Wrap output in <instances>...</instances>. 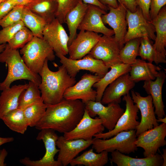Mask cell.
<instances>
[{
  "label": "cell",
  "instance_id": "cell-29",
  "mask_svg": "<svg viewBox=\"0 0 166 166\" xmlns=\"http://www.w3.org/2000/svg\"><path fill=\"white\" fill-rule=\"evenodd\" d=\"M88 4L84 3L81 0L67 14L65 23H66L69 32V45L76 37L78 28L82 21L88 8Z\"/></svg>",
  "mask_w": 166,
  "mask_h": 166
},
{
  "label": "cell",
  "instance_id": "cell-14",
  "mask_svg": "<svg viewBox=\"0 0 166 166\" xmlns=\"http://www.w3.org/2000/svg\"><path fill=\"white\" fill-rule=\"evenodd\" d=\"M42 36L56 54L59 53L65 56L68 54L69 36L62 24L56 18L46 24Z\"/></svg>",
  "mask_w": 166,
  "mask_h": 166
},
{
  "label": "cell",
  "instance_id": "cell-7",
  "mask_svg": "<svg viewBox=\"0 0 166 166\" xmlns=\"http://www.w3.org/2000/svg\"><path fill=\"white\" fill-rule=\"evenodd\" d=\"M126 18L128 30L124 38V44L131 39L145 37L154 41L156 37L154 27L150 21L145 18L138 6L134 12L127 10Z\"/></svg>",
  "mask_w": 166,
  "mask_h": 166
},
{
  "label": "cell",
  "instance_id": "cell-38",
  "mask_svg": "<svg viewBox=\"0 0 166 166\" xmlns=\"http://www.w3.org/2000/svg\"><path fill=\"white\" fill-rule=\"evenodd\" d=\"M80 0H57L58 8L55 18L61 23H65L67 14L77 5Z\"/></svg>",
  "mask_w": 166,
  "mask_h": 166
},
{
  "label": "cell",
  "instance_id": "cell-54",
  "mask_svg": "<svg viewBox=\"0 0 166 166\" xmlns=\"http://www.w3.org/2000/svg\"></svg>",
  "mask_w": 166,
  "mask_h": 166
},
{
  "label": "cell",
  "instance_id": "cell-53",
  "mask_svg": "<svg viewBox=\"0 0 166 166\" xmlns=\"http://www.w3.org/2000/svg\"><path fill=\"white\" fill-rule=\"evenodd\" d=\"M4 0H0V4Z\"/></svg>",
  "mask_w": 166,
  "mask_h": 166
},
{
  "label": "cell",
  "instance_id": "cell-22",
  "mask_svg": "<svg viewBox=\"0 0 166 166\" xmlns=\"http://www.w3.org/2000/svg\"><path fill=\"white\" fill-rule=\"evenodd\" d=\"M166 78L164 72L160 71L155 81H145L143 86L147 93L152 97V103L155 108V113L157 118H163L165 116L162 89Z\"/></svg>",
  "mask_w": 166,
  "mask_h": 166
},
{
  "label": "cell",
  "instance_id": "cell-49",
  "mask_svg": "<svg viewBox=\"0 0 166 166\" xmlns=\"http://www.w3.org/2000/svg\"><path fill=\"white\" fill-rule=\"evenodd\" d=\"M16 5H26L31 0H10Z\"/></svg>",
  "mask_w": 166,
  "mask_h": 166
},
{
  "label": "cell",
  "instance_id": "cell-26",
  "mask_svg": "<svg viewBox=\"0 0 166 166\" xmlns=\"http://www.w3.org/2000/svg\"><path fill=\"white\" fill-rule=\"evenodd\" d=\"M150 22L154 26L156 33L154 47L158 53L166 58V6H164L156 17Z\"/></svg>",
  "mask_w": 166,
  "mask_h": 166
},
{
  "label": "cell",
  "instance_id": "cell-16",
  "mask_svg": "<svg viewBox=\"0 0 166 166\" xmlns=\"http://www.w3.org/2000/svg\"><path fill=\"white\" fill-rule=\"evenodd\" d=\"M105 128L99 117H91L85 109L82 117L75 127L71 131L64 133L66 140L82 139L85 140L92 139L94 136L102 132Z\"/></svg>",
  "mask_w": 166,
  "mask_h": 166
},
{
  "label": "cell",
  "instance_id": "cell-31",
  "mask_svg": "<svg viewBox=\"0 0 166 166\" xmlns=\"http://www.w3.org/2000/svg\"><path fill=\"white\" fill-rule=\"evenodd\" d=\"M1 119L10 129L22 134L25 133L29 126L22 109L17 108L12 110Z\"/></svg>",
  "mask_w": 166,
  "mask_h": 166
},
{
  "label": "cell",
  "instance_id": "cell-24",
  "mask_svg": "<svg viewBox=\"0 0 166 166\" xmlns=\"http://www.w3.org/2000/svg\"><path fill=\"white\" fill-rule=\"evenodd\" d=\"M131 67L130 78L135 83L154 80L162 69L159 66L140 59H136Z\"/></svg>",
  "mask_w": 166,
  "mask_h": 166
},
{
  "label": "cell",
  "instance_id": "cell-20",
  "mask_svg": "<svg viewBox=\"0 0 166 166\" xmlns=\"http://www.w3.org/2000/svg\"><path fill=\"white\" fill-rule=\"evenodd\" d=\"M106 13V11L97 6L88 5L78 30L101 33L104 35L113 36L114 34L113 30L106 27L102 19V15Z\"/></svg>",
  "mask_w": 166,
  "mask_h": 166
},
{
  "label": "cell",
  "instance_id": "cell-11",
  "mask_svg": "<svg viewBox=\"0 0 166 166\" xmlns=\"http://www.w3.org/2000/svg\"><path fill=\"white\" fill-rule=\"evenodd\" d=\"M85 104V109L92 117L99 116L105 128L110 131L114 128L120 117L124 112L119 103L111 102L104 106L101 102L89 101Z\"/></svg>",
  "mask_w": 166,
  "mask_h": 166
},
{
  "label": "cell",
  "instance_id": "cell-23",
  "mask_svg": "<svg viewBox=\"0 0 166 166\" xmlns=\"http://www.w3.org/2000/svg\"><path fill=\"white\" fill-rule=\"evenodd\" d=\"M111 152L110 161L117 166H160L163 163L161 155L157 153L153 156L138 158L125 155L117 150Z\"/></svg>",
  "mask_w": 166,
  "mask_h": 166
},
{
  "label": "cell",
  "instance_id": "cell-17",
  "mask_svg": "<svg viewBox=\"0 0 166 166\" xmlns=\"http://www.w3.org/2000/svg\"><path fill=\"white\" fill-rule=\"evenodd\" d=\"M108 8L109 12L102 15V21L104 24H108L113 29L114 37L122 48L124 44V39L127 31L126 18L127 9L120 3L116 8L110 6H108Z\"/></svg>",
  "mask_w": 166,
  "mask_h": 166
},
{
  "label": "cell",
  "instance_id": "cell-30",
  "mask_svg": "<svg viewBox=\"0 0 166 166\" xmlns=\"http://www.w3.org/2000/svg\"><path fill=\"white\" fill-rule=\"evenodd\" d=\"M108 152L104 151L97 154L93 152L92 148L74 158L69 164L71 166H103L108 163Z\"/></svg>",
  "mask_w": 166,
  "mask_h": 166
},
{
  "label": "cell",
  "instance_id": "cell-40",
  "mask_svg": "<svg viewBox=\"0 0 166 166\" xmlns=\"http://www.w3.org/2000/svg\"><path fill=\"white\" fill-rule=\"evenodd\" d=\"M25 26L22 20L0 30V44L7 43L15 34Z\"/></svg>",
  "mask_w": 166,
  "mask_h": 166
},
{
  "label": "cell",
  "instance_id": "cell-46",
  "mask_svg": "<svg viewBox=\"0 0 166 166\" xmlns=\"http://www.w3.org/2000/svg\"><path fill=\"white\" fill-rule=\"evenodd\" d=\"M102 3L108 6L116 8L117 7L118 3L117 0H99Z\"/></svg>",
  "mask_w": 166,
  "mask_h": 166
},
{
  "label": "cell",
  "instance_id": "cell-37",
  "mask_svg": "<svg viewBox=\"0 0 166 166\" xmlns=\"http://www.w3.org/2000/svg\"><path fill=\"white\" fill-rule=\"evenodd\" d=\"M34 37L32 32L25 26L18 30L7 44L14 49L22 48L31 40Z\"/></svg>",
  "mask_w": 166,
  "mask_h": 166
},
{
  "label": "cell",
  "instance_id": "cell-48",
  "mask_svg": "<svg viewBox=\"0 0 166 166\" xmlns=\"http://www.w3.org/2000/svg\"><path fill=\"white\" fill-rule=\"evenodd\" d=\"M14 140L13 137H0V147L3 144L12 142Z\"/></svg>",
  "mask_w": 166,
  "mask_h": 166
},
{
  "label": "cell",
  "instance_id": "cell-51",
  "mask_svg": "<svg viewBox=\"0 0 166 166\" xmlns=\"http://www.w3.org/2000/svg\"><path fill=\"white\" fill-rule=\"evenodd\" d=\"M157 121L158 122H161L163 123L166 124V117H165L164 118H157Z\"/></svg>",
  "mask_w": 166,
  "mask_h": 166
},
{
  "label": "cell",
  "instance_id": "cell-25",
  "mask_svg": "<svg viewBox=\"0 0 166 166\" xmlns=\"http://www.w3.org/2000/svg\"><path fill=\"white\" fill-rule=\"evenodd\" d=\"M27 86L28 84L15 85L2 91L0 96V119L8 112L18 108L19 96Z\"/></svg>",
  "mask_w": 166,
  "mask_h": 166
},
{
  "label": "cell",
  "instance_id": "cell-43",
  "mask_svg": "<svg viewBox=\"0 0 166 166\" xmlns=\"http://www.w3.org/2000/svg\"><path fill=\"white\" fill-rule=\"evenodd\" d=\"M16 6L10 0H4L0 4V20Z\"/></svg>",
  "mask_w": 166,
  "mask_h": 166
},
{
  "label": "cell",
  "instance_id": "cell-6",
  "mask_svg": "<svg viewBox=\"0 0 166 166\" xmlns=\"http://www.w3.org/2000/svg\"><path fill=\"white\" fill-rule=\"evenodd\" d=\"M36 139L42 140L44 143L45 149L44 155L38 160H31L25 157L20 160L22 164L27 166H62V164L54 159L56 154L59 151L56 148V142L58 136L55 131L51 129H43L40 130Z\"/></svg>",
  "mask_w": 166,
  "mask_h": 166
},
{
  "label": "cell",
  "instance_id": "cell-34",
  "mask_svg": "<svg viewBox=\"0 0 166 166\" xmlns=\"http://www.w3.org/2000/svg\"><path fill=\"white\" fill-rule=\"evenodd\" d=\"M47 106L42 98L23 109L29 126H36L44 115Z\"/></svg>",
  "mask_w": 166,
  "mask_h": 166
},
{
  "label": "cell",
  "instance_id": "cell-28",
  "mask_svg": "<svg viewBox=\"0 0 166 166\" xmlns=\"http://www.w3.org/2000/svg\"><path fill=\"white\" fill-rule=\"evenodd\" d=\"M25 6L48 23L55 18L58 3L57 0H32Z\"/></svg>",
  "mask_w": 166,
  "mask_h": 166
},
{
  "label": "cell",
  "instance_id": "cell-15",
  "mask_svg": "<svg viewBox=\"0 0 166 166\" xmlns=\"http://www.w3.org/2000/svg\"><path fill=\"white\" fill-rule=\"evenodd\" d=\"M132 98L134 103L140 110L141 120L136 129V135L138 136L143 132L158 125L154 110L151 96L148 95L142 96L138 92L131 91Z\"/></svg>",
  "mask_w": 166,
  "mask_h": 166
},
{
  "label": "cell",
  "instance_id": "cell-39",
  "mask_svg": "<svg viewBox=\"0 0 166 166\" xmlns=\"http://www.w3.org/2000/svg\"><path fill=\"white\" fill-rule=\"evenodd\" d=\"M24 6L23 5L15 6L0 20V26L3 28L22 20V12Z\"/></svg>",
  "mask_w": 166,
  "mask_h": 166
},
{
  "label": "cell",
  "instance_id": "cell-42",
  "mask_svg": "<svg viewBox=\"0 0 166 166\" xmlns=\"http://www.w3.org/2000/svg\"><path fill=\"white\" fill-rule=\"evenodd\" d=\"M137 6L141 9L143 14L148 21L151 20L149 15L150 0H135Z\"/></svg>",
  "mask_w": 166,
  "mask_h": 166
},
{
  "label": "cell",
  "instance_id": "cell-9",
  "mask_svg": "<svg viewBox=\"0 0 166 166\" xmlns=\"http://www.w3.org/2000/svg\"><path fill=\"white\" fill-rule=\"evenodd\" d=\"M56 55L61 63L71 77H76L81 70H86L95 73L102 77L108 72L109 68L101 60L94 59L88 54L82 58L72 60L59 53Z\"/></svg>",
  "mask_w": 166,
  "mask_h": 166
},
{
  "label": "cell",
  "instance_id": "cell-47",
  "mask_svg": "<svg viewBox=\"0 0 166 166\" xmlns=\"http://www.w3.org/2000/svg\"><path fill=\"white\" fill-rule=\"evenodd\" d=\"M7 154L8 152L5 148L0 150V166L6 165V164L4 163V161Z\"/></svg>",
  "mask_w": 166,
  "mask_h": 166
},
{
  "label": "cell",
  "instance_id": "cell-2",
  "mask_svg": "<svg viewBox=\"0 0 166 166\" xmlns=\"http://www.w3.org/2000/svg\"><path fill=\"white\" fill-rule=\"evenodd\" d=\"M45 61L39 74L41 81L38 87L41 97L47 105L57 103L63 99L66 90L74 85L76 79L70 76L62 65L57 71H53L49 68L48 62Z\"/></svg>",
  "mask_w": 166,
  "mask_h": 166
},
{
  "label": "cell",
  "instance_id": "cell-44",
  "mask_svg": "<svg viewBox=\"0 0 166 166\" xmlns=\"http://www.w3.org/2000/svg\"><path fill=\"white\" fill-rule=\"evenodd\" d=\"M119 3L123 5L127 10L132 12L136 11L137 6L135 0H117Z\"/></svg>",
  "mask_w": 166,
  "mask_h": 166
},
{
  "label": "cell",
  "instance_id": "cell-41",
  "mask_svg": "<svg viewBox=\"0 0 166 166\" xmlns=\"http://www.w3.org/2000/svg\"><path fill=\"white\" fill-rule=\"evenodd\" d=\"M166 4V0H150L149 15L151 20L156 17L161 8Z\"/></svg>",
  "mask_w": 166,
  "mask_h": 166
},
{
  "label": "cell",
  "instance_id": "cell-36",
  "mask_svg": "<svg viewBox=\"0 0 166 166\" xmlns=\"http://www.w3.org/2000/svg\"><path fill=\"white\" fill-rule=\"evenodd\" d=\"M38 86L32 81H29L27 88L19 96L18 108L23 109L42 98Z\"/></svg>",
  "mask_w": 166,
  "mask_h": 166
},
{
  "label": "cell",
  "instance_id": "cell-1",
  "mask_svg": "<svg viewBox=\"0 0 166 166\" xmlns=\"http://www.w3.org/2000/svg\"><path fill=\"white\" fill-rule=\"evenodd\" d=\"M85 104L79 100L64 98L59 102L48 105L45 113L35 126L39 130L49 128L62 133L71 131L82 118Z\"/></svg>",
  "mask_w": 166,
  "mask_h": 166
},
{
  "label": "cell",
  "instance_id": "cell-12",
  "mask_svg": "<svg viewBox=\"0 0 166 166\" xmlns=\"http://www.w3.org/2000/svg\"><path fill=\"white\" fill-rule=\"evenodd\" d=\"M166 124L162 123L137 136L135 144L144 150V157L155 155L159 149L166 144Z\"/></svg>",
  "mask_w": 166,
  "mask_h": 166
},
{
  "label": "cell",
  "instance_id": "cell-19",
  "mask_svg": "<svg viewBox=\"0 0 166 166\" xmlns=\"http://www.w3.org/2000/svg\"><path fill=\"white\" fill-rule=\"evenodd\" d=\"M101 37L93 32L80 30L68 46L69 58L72 60L82 58L89 53Z\"/></svg>",
  "mask_w": 166,
  "mask_h": 166
},
{
  "label": "cell",
  "instance_id": "cell-45",
  "mask_svg": "<svg viewBox=\"0 0 166 166\" xmlns=\"http://www.w3.org/2000/svg\"><path fill=\"white\" fill-rule=\"evenodd\" d=\"M84 3L88 5H91L97 6L101 9L106 11L108 7L102 3L99 0H81Z\"/></svg>",
  "mask_w": 166,
  "mask_h": 166
},
{
  "label": "cell",
  "instance_id": "cell-3",
  "mask_svg": "<svg viewBox=\"0 0 166 166\" xmlns=\"http://www.w3.org/2000/svg\"><path fill=\"white\" fill-rule=\"evenodd\" d=\"M0 62L5 63L8 68L7 76L0 83V90L10 87L14 81L26 80L32 81L38 86L41 78L39 75L32 72L27 67L21 57L18 49L10 47L7 43L4 50L0 53Z\"/></svg>",
  "mask_w": 166,
  "mask_h": 166
},
{
  "label": "cell",
  "instance_id": "cell-5",
  "mask_svg": "<svg viewBox=\"0 0 166 166\" xmlns=\"http://www.w3.org/2000/svg\"><path fill=\"white\" fill-rule=\"evenodd\" d=\"M136 137V130L132 129L120 132L113 137L107 139L94 138L92 148L98 153L104 151L111 152L117 150L123 154H128L138 150L135 144Z\"/></svg>",
  "mask_w": 166,
  "mask_h": 166
},
{
  "label": "cell",
  "instance_id": "cell-4",
  "mask_svg": "<svg viewBox=\"0 0 166 166\" xmlns=\"http://www.w3.org/2000/svg\"><path fill=\"white\" fill-rule=\"evenodd\" d=\"M22 58L28 68L39 74L46 60L53 61L55 57L52 48L43 38L34 36L20 50Z\"/></svg>",
  "mask_w": 166,
  "mask_h": 166
},
{
  "label": "cell",
  "instance_id": "cell-8",
  "mask_svg": "<svg viewBox=\"0 0 166 166\" xmlns=\"http://www.w3.org/2000/svg\"><path fill=\"white\" fill-rule=\"evenodd\" d=\"M123 96V100L125 102V110L118 119L114 128L106 132L97 134L94 136V138L106 139L122 131L136 130L140 123L137 121L139 109L136 105L134 104L129 93Z\"/></svg>",
  "mask_w": 166,
  "mask_h": 166
},
{
  "label": "cell",
  "instance_id": "cell-21",
  "mask_svg": "<svg viewBox=\"0 0 166 166\" xmlns=\"http://www.w3.org/2000/svg\"><path fill=\"white\" fill-rule=\"evenodd\" d=\"M129 73L123 74L110 84L105 89L101 101L103 105L111 102L120 103L121 97L128 93L135 86Z\"/></svg>",
  "mask_w": 166,
  "mask_h": 166
},
{
  "label": "cell",
  "instance_id": "cell-35",
  "mask_svg": "<svg viewBox=\"0 0 166 166\" xmlns=\"http://www.w3.org/2000/svg\"><path fill=\"white\" fill-rule=\"evenodd\" d=\"M141 38L131 39L126 42L121 49L119 58L122 63L131 65L138 56Z\"/></svg>",
  "mask_w": 166,
  "mask_h": 166
},
{
  "label": "cell",
  "instance_id": "cell-33",
  "mask_svg": "<svg viewBox=\"0 0 166 166\" xmlns=\"http://www.w3.org/2000/svg\"><path fill=\"white\" fill-rule=\"evenodd\" d=\"M153 42L147 37L141 38L138 56L143 60H147L148 62H154L157 65L166 63V58L163 57L156 50Z\"/></svg>",
  "mask_w": 166,
  "mask_h": 166
},
{
  "label": "cell",
  "instance_id": "cell-27",
  "mask_svg": "<svg viewBox=\"0 0 166 166\" xmlns=\"http://www.w3.org/2000/svg\"><path fill=\"white\" fill-rule=\"evenodd\" d=\"M110 68V70L93 86L96 89V101L101 102L106 87L121 75L129 73L131 67V65L121 63L114 65Z\"/></svg>",
  "mask_w": 166,
  "mask_h": 166
},
{
  "label": "cell",
  "instance_id": "cell-10",
  "mask_svg": "<svg viewBox=\"0 0 166 166\" xmlns=\"http://www.w3.org/2000/svg\"><path fill=\"white\" fill-rule=\"evenodd\" d=\"M121 49L114 37L103 35L88 54L102 61L109 69L114 65L122 63L119 58Z\"/></svg>",
  "mask_w": 166,
  "mask_h": 166
},
{
  "label": "cell",
  "instance_id": "cell-52",
  "mask_svg": "<svg viewBox=\"0 0 166 166\" xmlns=\"http://www.w3.org/2000/svg\"><path fill=\"white\" fill-rule=\"evenodd\" d=\"M6 44H0V53H2L4 49Z\"/></svg>",
  "mask_w": 166,
  "mask_h": 166
},
{
  "label": "cell",
  "instance_id": "cell-18",
  "mask_svg": "<svg viewBox=\"0 0 166 166\" xmlns=\"http://www.w3.org/2000/svg\"><path fill=\"white\" fill-rule=\"evenodd\" d=\"M93 139L85 140L82 139L67 140L63 136H58L56 142L59 151L57 160L63 166H66L80 152L92 144Z\"/></svg>",
  "mask_w": 166,
  "mask_h": 166
},
{
  "label": "cell",
  "instance_id": "cell-32",
  "mask_svg": "<svg viewBox=\"0 0 166 166\" xmlns=\"http://www.w3.org/2000/svg\"><path fill=\"white\" fill-rule=\"evenodd\" d=\"M22 20L25 26L32 32L34 36L43 38V31L47 23L43 18L24 6L22 12Z\"/></svg>",
  "mask_w": 166,
  "mask_h": 166
},
{
  "label": "cell",
  "instance_id": "cell-50",
  "mask_svg": "<svg viewBox=\"0 0 166 166\" xmlns=\"http://www.w3.org/2000/svg\"><path fill=\"white\" fill-rule=\"evenodd\" d=\"M163 154H161V156L163 159V163L162 165V166H166V148L163 149Z\"/></svg>",
  "mask_w": 166,
  "mask_h": 166
},
{
  "label": "cell",
  "instance_id": "cell-13",
  "mask_svg": "<svg viewBox=\"0 0 166 166\" xmlns=\"http://www.w3.org/2000/svg\"><path fill=\"white\" fill-rule=\"evenodd\" d=\"M101 78L96 74H84L78 82L66 90L63 98L68 100L81 99L85 104L89 101H95L97 92L92 87Z\"/></svg>",
  "mask_w": 166,
  "mask_h": 166
}]
</instances>
